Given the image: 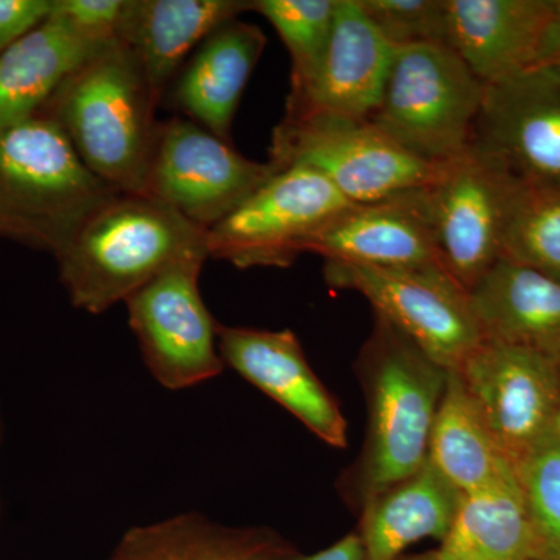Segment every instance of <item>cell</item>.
<instances>
[{
  "instance_id": "1",
  "label": "cell",
  "mask_w": 560,
  "mask_h": 560,
  "mask_svg": "<svg viewBox=\"0 0 560 560\" xmlns=\"http://www.w3.org/2000/svg\"><path fill=\"white\" fill-rule=\"evenodd\" d=\"M206 237L168 206L117 191L57 254L61 282L77 308L101 315L172 265L209 259Z\"/></svg>"
},
{
  "instance_id": "2",
  "label": "cell",
  "mask_w": 560,
  "mask_h": 560,
  "mask_svg": "<svg viewBox=\"0 0 560 560\" xmlns=\"http://www.w3.org/2000/svg\"><path fill=\"white\" fill-rule=\"evenodd\" d=\"M160 106L135 55L116 38L98 47L40 114L60 127L84 165L110 189L142 194Z\"/></svg>"
},
{
  "instance_id": "3",
  "label": "cell",
  "mask_w": 560,
  "mask_h": 560,
  "mask_svg": "<svg viewBox=\"0 0 560 560\" xmlns=\"http://www.w3.org/2000/svg\"><path fill=\"white\" fill-rule=\"evenodd\" d=\"M359 372L366 394L368 433L352 481L361 506L429 459L448 370L377 316L361 349Z\"/></svg>"
},
{
  "instance_id": "4",
  "label": "cell",
  "mask_w": 560,
  "mask_h": 560,
  "mask_svg": "<svg viewBox=\"0 0 560 560\" xmlns=\"http://www.w3.org/2000/svg\"><path fill=\"white\" fill-rule=\"evenodd\" d=\"M114 194L44 114L0 130V234L57 256Z\"/></svg>"
},
{
  "instance_id": "5",
  "label": "cell",
  "mask_w": 560,
  "mask_h": 560,
  "mask_svg": "<svg viewBox=\"0 0 560 560\" xmlns=\"http://www.w3.org/2000/svg\"><path fill=\"white\" fill-rule=\"evenodd\" d=\"M485 92L444 44L399 47L371 121L416 160L447 164L469 150Z\"/></svg>"
},
{
  "instance_id": "6",
  "label": "cell",
  "mask_w": 560,
  "mask_h": 560,
  "mask_svg": "<svg viewBox=\"0 0 560 560\" xmlns=\"http://www.w3.org/2000/svg\"><path fill=\"white\" fill-rule=\"evenodd\" d=\"M270 164L329 180L353 205L429 186L441 165L416 160L371 120L334 114H285L272 130Z\"/></svg>"
},
{
  "instance_id": "7",
  "label": "cell",
  "mask_w": 560,
  "mask_h": 560,
  "mask_svg": "<svg viewBox=\"0 0 560 560\" xmlns=\"http://www.w3.org/2000/svg\"><path fill=\"white\" fill-rule=\"evenodd\" d=\"M324 279L331 289L361 294L375 315L445 370H459L485 341L469 291L444 267L375 268L324 261Z\"/></svg>"
},
{
  "instance_id": "8",
  "label": "cell",
  "mask_w": 560,
  "mask_h": 560,
  "mask_svg": "<svg viewBox=\"0 0 560 560\" xmlns=\"http://www.w3.org/2000/svg\"><path fill=\"white\" fill-rule=\"evenodd\" d=\"M523 184L501 162L469 147L423 187L442 267L467 291L503 256Z\"/></svg>"
},
{
  "instance_id": "9",
  "label": "cell",
  "mask_w": 560,
  "mask_h": 560,
  "mask_svg": "<svg viewBox=\"0 0 560 560\" xmlns=\"http://www.w3.org/2000/svg\"><path fill=\"white\" fill-rule=\"evenodd\" d=\"M350 205L318 173L280 168L210 228L209 257L241 270L290 267L313 235Z\"/></svg>"
},
{
  "instance_id": "10",
  "label": "cell",
  "mask_w": 560,
  "mask_h": 560,
  "mask_svg": "<svg viewBox=\"0 0 560 560\" xmlns=\"http://www.w3.org/2000/svg\"><path fill=\"white\" fill-rule=\"evenodd\" d=\"M276 168L186 117L160 121L142 195L208 232L259 189Z\"/></svg>"
},
{
  "instance_id": "11",
  "label": "cell",
  "mask_w": 560,
  "mask_h": 560,
  "mask_svg": "<svg viewBox=\"0 0 560 560\" xmlns=\"http://www.w3.org/2000/svg\"><path fill=\"white\" fill-rule=\"evenodd\" d=\"M205 257L172 265L125 304L150 374L171 390L194 388L224 370L219 327L200 291Z\"/></svg>"
},
{
  "instance_id": "12",
  "label": "cell",
  "mask_w": 560,
  "mask_h": 560,
  "mask_svg": "<svg viewBox=\"0 0 560 560\" xmlns=\"http://www.w3.org/2000/svg\"><path fill=\"white\" fill-rule=\"evenodd\" d=\"M460 377L512 466L556 431L560 368L530 350L482 341Z\"/></svg>"
},
{
  "instance_id": "13",
  "label": "cell",
  "mask_w": 560,
  "mask_h": 560,
  "mask_svg": "<svg viewBox=\"0 0 560 560\" xmlns=\"http://www.w3.org/2000/svg\"><path fill=\"white\" fill-rule=\"evenodd\" d=\"M470 147L530 186H560V77L536 66L486 86Z\"/></svg>"
},
{
  "instance_id": "14",
  "label": "cell",
  "mask_w": 560,
  "mask_h": 560,
  "mask_svg": "<svg viewBox=\"0 0 560 560\" xmlns=\"http://www.w3.org/2000/svg\"><path fill=\"white\" fill-rule=\"evenodd\" d=\"M396 47L383 38L360 0H338L326 49L300 86L290 88L285 114H334L371 120Z\"/></svg>"
},
{
  "instance_id": "15",
  "label": "cell",
  "mask_w": 560,
  "mask_h": 560,
  "mask_svg": "<svg viewBox=\"0 0 560 560\" xmlns=\"http://www.w3.org/2000/svg\"><path fill=\"white\" fill-rule=\"evenodd\" d=\"M219 350L224 366L278 401L320 441L335 448L348 445L340 405L312 370L293 331L220 326Z\"/></svg>"
},
{
  "instance_id": "16",
  "label": "cell",
  "mask_w": 560,
  "mask_h": 560,
  "mask_svg": "<svg viewBox=\"0 0 560 560\" xmlns=\"http://www.w3.org/2000/svg\"><path fill=\"white\" fill-rule=\"evenodd\" d=\"M305 253L318 254L324 261L364 267H442L423 187L350 205L313 235Z\"/></svg>"
},
{
  "instance_id": "17",
  "label": "cell",
  "mask_w": 560,
  "mask_h": 560,
  "mask_svg": "<svg viewBox=\"0 0 560 560\" xmlns=\"http://www.w3.org/2000/svg\"><path fill=\"white\" fill-rule=\"evenodd\" d=\"M556 0H445V46L488 86L539 66Z\"/></svg>"
},
{
  "instance_id": "18",
  "label": "cell",
  "mask_w": 560,
  "mask_h": 560,
  "mask_svg": "<svg viewBox=\"0 0 560 560\" xmlns=\"http://www.w3.org/2000/svg\"><path fill=\"white\" fill-rule=\"evenodd\" d=\"M265 46L267 36L257 25L238 18L224 22L191 54L164 101L180 117L232 142L235 114Z\"/></svg>"
},
{
  "instance_id": "19",
  "label": "cell",
  "mask_w": 560,
  "mask_h": 560,
  "mask_svg": "<svg viewBox=\"0 0 560 560\" xmlns=\"http://www.w3.org/2000/svg\"><path fill=\"white\" fill-rule=\"evenodd\" d=\"M245 11L250 0H127L117 39L135 55L161 105L202 40Z\"/></svg>"
},
{
  "instance_id": "20",
  "label": "cell",
  "mask_w": 560,
  "mask_h": 560,
  "mask_svg": "<svg viewBox=\"0 0 560 560\" xmlns=\"http://www.w3.org/2000/svg\"><path fill=\"white\" fill-rule=\"evenodd\" d=\"M469 294L482 340L530 350L560 368V280L500 259Z\"/></svg>"
},
{
  "instance_id": "21",
  "label": "cell",
  "mask_w": 560,
  "mask_h": 560,
  "mask_svg": "<svg viewBox=\"0 0 560 560\" xmlns=\"http://www.w3.org/2000/svg\"><path fill=\"white\" fill-rule=\"evenodd\" d=\"M463 495L429 459L372 495L361 504L359 536L366 560H399L416 541L444 540Z\"/></svg>"
},
{
  "instance_id": "22",
  "label": "cell",
  "mask_w": 560,
  "mask_h": 560,
  "mask_svg": "<svg viewBox=\"0 0 560 560\" xmlns=\"http://www.w3.org/2000/svg\"><path fill=\"white\" fill-rule=\"evenodd\" d=\"M102 46L75 32L54 3L46 21L0 55V130L38 116L61 84Z\"/></svg>"
},
{
  "instance_id": "23",
  "label": "cell",
  "mask_w": 560,
  "mask_h": 560,
  "mask_svg": "<svg viewBox=\"0 0 560 560\" xmlns=\"http://www.w3.org/2000/svg\"><path fill=\"white\" fill-rule=\"evenodd\" d=\"M436 560H529L536 536L515 471L464 493Z\"/></svg>"
},
{
  "instance_id": "24",
  "label": "cell",
  "mask_w": 560,
  "mask_h": 560,
  "mask_svg": "<svg viewBox=\"0 0 560 560\" xmlns=\"http://www.w3.org/2000/svg\"><path fill=\"white\" fill-rule=\"evenodd\" d=\"M429 460L463 493L485 488L514 470L458 370L448 371L431 430Z\"/></svg>"
},
{
  "instance_id": "25",
  "label": "cell",
  "mask_w": 560,
  "mask_h": 560,
  "mask_svg": "<svg viewBox=\"0 0 560 560\" xmlns=\"http://www.w3.org/2000/svg\"><path fill=\"white\" fill-rule=\"evenodd\" d=\"M501 259L560 280V186L523 184L504 234Z\"/></svg>"
},
{
  "instance_id": "26",
  "label": "cell",
  "mask_w": 560,
  "mask_h": 560,
  "mask_svg": "<svg viewBox=\"0 0 560 560\" xmlns=\"http://www.w3.org/2000/svg\"><path fill=\"white\" fill-rule=\"evenodd\" d=\"M338 0H250L278 32L291 58V88L308 79L326 49Z\"/></svg>"
},
{
  "instance_id": "27",
  "label": "cell",
  "mask_w": 560,
  "mask_h": 560,
  "mask_svg": "<svg viewBox=\"0 0 560 560\" xmlns=\"http://www.w3.org/2000/svg\"><path fill=\"white\" fill-rule=\"evenodd\" d=\"M537 556L560 559V438L551 433L514 463Z\"/></svg>"
},
{
  "instance_id": "28",
  "label": "cell",
  "mask_w": 560,
  "mask_h": 560,
  "mask_svg": "<svg viewBox=\"0 0 560 560\" xmlns=\"http://www.w3.org/2000/svg\"><path fill=\"white\" fill-rule=\"evenodd\" d=\"M294 552L275 530L228 528L197 514L180 560H287Z\"/></svg>"
},
{
  "instance_id": "29",
  "label": "cell",
  "mask_w": 560,
  "mask_h": 560,
  "mask_svg": "<svg viewBox=\"0 0 560 560\" xmlns=\"http://www.w3.org/2000/svg\"><path fill=\"white\" fill-rule=\"evenodd\" d=\"M360 5L396 49L444 44L445 0H360Z\"/></svg>"
},
{
  "instance_id": "30",
  "label": "cell",
  "mask_w": 560,
  "mask_h": 560,
  "mask_svg": "<svg viewBox=\"0 0 560 560\" xmlns=\"http://www.w3.org/2000/svg\"><path fill=\"white\" fill-rule=\"evenodd\" d=\"M195 514L176 515L132 528L108 560H180Z\"/></svg>"
},
{
  "instance_id": "31",
  "label": "cell",
  "mask_w": 560,
  "mask_h": 560,
  "mask_svg": "<svg viewBox=\"0 0 560 560\" xmlns=\"http://www.w3.org/2000/svg\"><path fill=\"white\" fill-rule=\"evenodd\" d=\"M125 7L127 0H55V11L94 44L117 38Z\"/></svg>"
},
{
  "instance_id": "32",
  "label": "cell",
  "mask_w": 560,
  "mask_h": 560,
  "mask_svg": "<svg viewBox=\"0 0 560 560\" xmlns=\"http://www.w3.org/2000/svg\"><path fill=\"white\" fill-rule=\"evenodd\" d=\"M55 0H0V55L54 11Z\"/></svg>"
},
{
  "instance_id": "33",
  "label": "cell",
  "mask_w": 560,
  "mask_h": 560,
  "mask_svg": "<svg viewBox=\"0 0 560 560\" xmlns=\"http://www.w3.org/2000/svg\"><path fill=\"white\" fill-rule=\"evenodd\" d=\"M287 560H366V556H364L359 533H352L335 541L326 550L313 552V555H301L296 551Z\"/></svg>"
},
{
  "instance_id": "34",
  "label": "cell",
  "mask_w": 560,
  "mask_h": 560,
  "mask_svg": "<svg viewBox=\"0 0 560 560\" xmlns=\"http://www.w3.org/2000/svg\"><path fill=\"white\" fill-rule=\"evenodd\" d=\"M539 66L551 69L560 77V0H556L555 14L541 44Z\"/></svg>"
},
{
  "instance_id": "35",
  "label": "cell",
  "mask_w": 560,
  "mask_h": 560,
  "mask_svg": "<svg viewBox=\"0 0 560 560\" xmlns=\"http://www.w3.org/2000/svg\"><path fill=\"white\" fill-rule=\"evenodd\" d=\"M399 560H436V558H434V552L430 551L425 552V555L411 556V558H404L401 556Z\"/></svg>"
},
{
  "instance_id": "36",
  "label": "cell",
  "mask_w": 560,
  "mask_h": 560,
  "mask_svg": "<svg viewBox=\"0 0 560 560\" xmlns=\"http://www.w3.org/2000/svg\"><path fill=\"white\" fill-rule=\"evenodd\" d=\"M529 560H560V559L548 558V556H534V558H530Z\"/></svg>"
},
{
  "instance_id": "37",
  "label": "cell",
  "mask_w": 560,
  "mask_h": 560,
  "mask_svg": "<svg viewBox=\"0 0 560 560\" xmlns=\"http://www.w3.org/2000/svg\"><path fill=\"white\" fill-rule=\"evenodd\" d=\"M556 434L560 438V410L558 415V419H556Z\"/></svg>"
}]
</instances>
